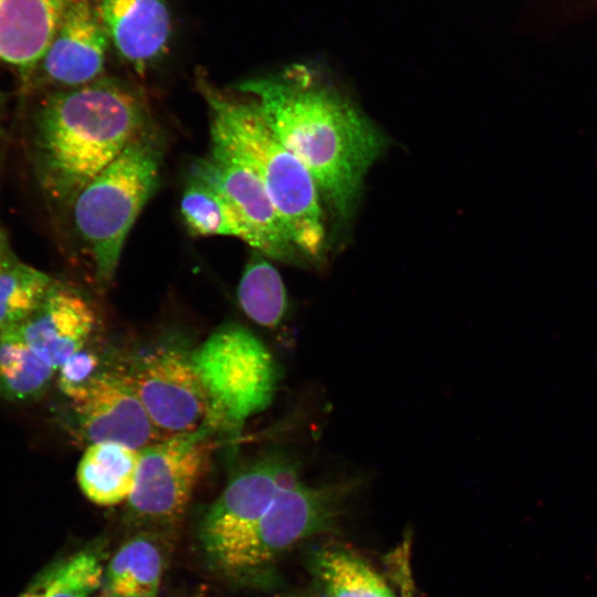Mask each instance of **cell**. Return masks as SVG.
Masks as SVG:
<instances>
[{"instance_id": "6da1fadb", "label": "cell", "mask_w": 597, "mask_h": 597, "mask_svg": "<svg viewBox=\"0 0 597 597\" xmlns=\"http://www.w3.org/2000/svg\"><path fill=\"white\" fill-rule=\"evenodd\" d=\"M235 88L251 97L276 138L347 219L367 171L387 147L383 132L306 65L247 78Z\"/></svg>"}, {"instance_id": "7a4b0ae2", "label": "cell", "mask_w": 597, "mask_h": 597, "mask_svg": "<svg viewBox=\"0 0 597 597\" xmlns=\"http://www.w3.org/2000/svg\"><path fill=\"white\" fill-rule=\"evenodd\" d=\"M146 127L142 100L118 80L97 78L52 94L35 117L34 156L42 188L71 205Z\"/></svg>"}, {"instance_id": "3957f363", "label": "cell", "mask_w": 597, "mask_h": 597, "mask_svg": "<svg viewBox=\"0 0 597 597\" xmlns=\"http://www.w3.org/2000/svg\"><path fill=\"white\" fill-rule=\"evenodd\" d=\"M197 83L210 109L211 147L259 177L296 249L318 256L325 227L321 191L308 169L276 138L251 100L222 93L201 74Z\"/></svg>"}, {"instance_id": "277c9868", "label": "cell", "mask_w": 597, "mask_h": 597, "mask_svg": "<svg viewBox=\"0 0 597 597\" xmlns=\"http://www.w3.org/2000/svg\"><path fill=\"white\" fill-rule=\"evenodd\" d=\"M163 148L161 138L147 126L71 203L100 284L114 279L127 234L157 187Z\"/></svg>"}, {"instance_id": "5b68a950", "label": "cell", "mask_w": 597, "mask_h": 597, "mask_svg": "<svg viewBox=\"0 0 597 597\" xmlns=\"http://www.w3.org/2000/svg\"><path fill=\"white\" fill-rule=\"evenodd\" d=\"M203 387L210 431L235 433L275 395L279 366L263 342L239 324L220 326L191 352Z\"/></svg>"}, {"instance_id": "8992f818", "label": "cell", "mask_w": 597, "mask_h": 597, "mask_svg": "<svg viewBox=\"0 0 597 597\" xmlns=\"http://www.w3.org/2000/svg\"><path fill=\"white\" fill-rule=\"evenodd\" d=\"M350 486L304 484L290 463L269 509L216 564L233 572L260 567L306 538L331 530Z\"/></svg>"}, {"instance_id": "52a82bcc", "label": "cell", "mask_w": 597, "mask_h": 597, "mask_svg": "<svg viewBox=\"0 0 597 597\" xmlns=\"http://www.w3.org/2000/svg\"><path fill=\"white\" fill-rule=\"evenodd\" d=\"M210 431L164 438L139 450L129 513L142 521L174 523L187 510L211 452Z\"/></svg>"}, {"instance_id": "ba28073f", "label": "cell", "mask_w": 597, "mask_h": 597, "mask_svg": "<svg viewBox=\"0 0 597 597\" xmlns=\"http://www.w3.org/2000/svg\"><path fill=\"white\" fill-rule=\"evenodd\" d=\"M128 374L163 438L193 432L203 426L207 399L191 352L157 347L138 357Z\"/></svg>"}, {"instance_id": "9c48e42d", "label": "cell", "mask_w": 597, "mask_h": 597, "mask_svg": "<svg viewBox=\"0 0 597 597\" xmlns=\"http://www.w3.org/2000/svg\"><path fill=\"white\" fill-rule=\"evenodd\" d=\"M190 177L209 185L230 203L244 224L253 250L269 259L298 263L300 251L263 184L251 169L211 147L207 157L192 164Z\"/></svg>"}, {"instance_id": "30bf717a", "label": "cell", "mask_w": 597, "mask_h": 597, "mask_svg": "<svg viewBox=\"0 0 597 597\" xmlns=\"http://www.w3.org/2000/svg\"><path fill=\"white\" fill-rule=\"evenodd\" d=\"M287 463L279 457L262 458L229 481L202 524V543L214 562L269 509Z\"/></svg>"}, {"instance_id": "8fae6325", "label": "cell", "mask_w": 597, "mask_h": 597, "mask_svg": "<svg viewBox=\"0 0 597 597\" xmlns=\"http://www.w3.org/2000/svg\"><path fill=\"white\" fill-rule=\"evenodd\" d=\"M73 407L91 443L113 441L140 450L164 439L145 410L128 371L102 370Z\"/></svg>"}, {"instance_id": "7c38bea8", "label": "cell", "mask_w": 597, "mask_h": 597, "mask_svg": "<svg viewBox=\"0 0 597 597\" xmlns=\"http://www.w3.org/2000/svg\"><path fill=\"white\" fill-rule=\"evenodd\" d=\"M108 43L96 2L73 0L35 71L56 85L83 86L103 72Z\"/></svg>"}, {"instance_id": "4fadbf2b", "label": "cell", "mask_w": 597, "mask_h": 597, "mask_svg": "<svg viewBox=\"0 0 597 597\" xmlns=\"http://www.w3.org/2000/svg\"><path fill=\"white\" fill-rule=\"evenodd\" d=\"M102 22L118 54L143 75L166 53L171 39L165 0H98Z\"/></svg>"}, {"instance_id": "5bb4252c", "label": "cell", "mask_w": 597, "mask_h": 597, "mask_svg": "<svg viewBox=\"0 0 597 597\" xmlns=\"http://www.w3.org/2000/svg\"><path fill=\"white\" fill-rule=\"evenodd\" d=\"M94 323V312L83 296L53 283L20 326L30 347L56 370L85 346Z\"/></svg>"}, {"instance_id": "9a60e30c", "label": "cell", "mask_w": 597, "mask_h": 597, "mask_svg": "<svg viewBox=\"0 0 597 597\" xmlns=\"http://www.w3.org/2000/svg\"><path fill=\"white\" fill-rule=\"evenodd\" d=\"M73 0H0V62L33 74Z\"/></svg>"}, {"instance_id": "2e32d148", "label": "cell", "mask_w": 597, "mask_h": 597, "mask_svg": "<svg viewBox=\"0 0 597 597\" xmlns=\"http://www.w3.org/2000/svg\"><path fill=\"white\" fill-rule=\"evenodd\" d=\"M139 450L103 441L91 443L76 469L83 494L93 503L113 506L127 501L136 480Z\"/></svg>"}, {"instance_id": "e0dca14e", "label": "cell", "mask_w": 597, "mask_h": 597, "mask_svg": "<svg viewBox=\"0 0 597 597\" xmlns=\"http://www.w3.org/2000/svg\"><path fill=\"white\" fill-rule=\"evenodd\" d=\"M164 555L155 540L136 536L112 557L103 575L105 597H157Z\"/></svg>"}, {"instance_id": "ac0fdd59", "label": "cell", "mask_w": 597, "mask_h": 597, "mask_svg": "<svg viewBox=\"0 0 597 597\" xmlns=\"http://www.w3.org/2000/svg\"><path fill=\"white\" fill-rule=\"evenodd\" d=\"M55 369L28 344L21 326L0 332V397L13 402L39 398Z\"/></svg>"}, {"instance_id": "d6986e66", "label": "cell", "mask_w": 597, "mask_h": 597, "mask_svg": "<svg viewBox=\"0 0 597 597\" xmlns=\"http://www.w3.org/2000/svg\"><path fill=\"white\" fill-rule=\"evenodd\" d=\"M311 563L323 597H395L380 575L348 549H317Z\"/></svg>"}, {"instance_id": "ffe728a7", "label": "cell", "mask_w": 597, "mask_h": 597, "mask_svg": "<svg viewBox=\"0 0 597 597\" xmlns=\"http://www.w3.org/2000/svg\"><path fill=\"white\" fill-rule=\"evenodd\" d=\"M268 259L252 251L238 285V301L250 320L273 328L284 317L287 301L282 277Z\"/></svg>"}, {"instance_id": "44dd1931", "label": "cell", "mask_w": 597, "mask_h": 597, "mask_svg": "<svg viewBox=\"0 0 597 597\" xmlns=\"http://www.w3.org/2000/svg\"><path fill=\"white\" fill-rule=\"evenodd\" d=\"M180 211L192 234L230 235L249 244V233L230 203L199 179L190 177L181 197Z\"/></svg>"}, {"instance_id": "7402d4cb", "label": "cell", "mask_w": 597, "mask_h": 597, "mask_svg": "<svg viewBox=\"0 0 597 597\" xmlns=\"http://www.w3.org/2000/svg\"><path fill=\"white\" fill-rule=\"evenodd\" d=\"M53 283L46 273L19 260L0 271V332L21 325Z\"/></svg>"}, {"instance_id": "603a6c76", "label": "cell", "mask_w": 597, "mask_h": 597, "mask_svg": "<svg viewBox=\"0 0 597 597\" xmlns=\"http://www.w3.org/2000/svg\"><path fill=\"white\" fill-rule=\"evenodd\" d=\"M104 570L93 552H81L43 572L21 597H88Z\"/></svg>"}, {"instance_id": "cb8c5ba5", "label": "cell", "mask_w": 597, "mask_h": 597, "mask_svg": "<svg viewBox=\"0 0 597 597\" xmlns=\"http://www.w3.org/2000/svg\"><path fill=\"white\" fill-rule=\"evenodd\" d=\"M101 371L98 356L84 346L59 368V388L73 405L85 395Z\"/></svg>"}, {"instance_id": "d4e9b609", "label": "cell", "mask_w": 597, "mask_h": 597, "mask_svg": "<svg viewBox=\"0 0 597 597\" xmlns=\"http://www.w3.org/2000/svg\"><path fill=\"white\" fill-rule=\"evenodd\" d=\"M18 259L13 254L6 239V235L0 230V271L15 263Z\"/></svg>"}]
</instances>
